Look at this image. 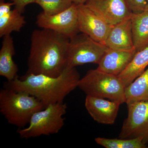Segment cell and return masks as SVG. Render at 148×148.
I'll return each mask as SVG.
<instances>
[{
	"label": "cell",
	"mask_w": 148,
	"mask_h": 148,
	"mask_svg": "<svg viewBox=\"0 0 148 148\" xmlns=\"http://www.w3.org/2000/svg\"><path fill=\"white\" fill-rule=\"evenodd\" d=\"M69 41V38L49 29L34 30L26 74L54 77L61 75L67 67Z\"/></svg>",
	"instance_id": "1"
},
{
	"label": "cell",
	"mask_w": 148,
	"mask_h": 148,
	"mask_svg": "<svg viewBox=\"0 0 148 148\" xmlns=\"http://www.w3.org/2000/svg\"><path fill=\"white\" fill-rule=\"evenodd\" d=\"M80 79L75 68L68 67L57 77L26 73L21 77L7 81L4 87L33 95L45 108L50 104L64 102L66 96L78 87Z\"/></svg>",
	"instance_id": "2"
},
{
	"label": "cell",
	"mask_w": 148,
	"mask_h": 148,
	"mask_svg": "<svg viewBox=\"0 0 148 148\" xmlns=\"http://www.w3.org/2000/svg\"><path fill=\"white\" fill-rule=\"evenodd\" d=\"M45 107L26 92L4 87L0 91V112L10 124L19 128L29 124L32 116Z\"/></svg>",
	"instance_id": "3"
},
{
	"label": "cell",
	"mask_w": 148,
	"mask_h": 148,
	"mask_svg": "<svg viewBox=\"0 0 148 148\" xmlns=\"http://www.w3.org/2000/svg\"><path fill=\"white\" fill-rule=\"evenodd\" d=\"M78 87L86 95L125 103V87L120 79L97 69L88 71Z\"/></svg>",
	"instance_id": "4"
},
{
	"label": "cell",
	"mask_w": 148,
	"mask_h": 148,
	"mask_svg": "<svg viewBox=\"0 0 148 148\" xmlns=\"http://www.w3.org/2000/svg\"><path fill=\"white\" fill-rule=\"evenodd\" d=\"M67 108L64 102L50 104L35 113L29 126L18 128L17 133L21 138L26 139L57 134L65 124L64 116Z\"/></svg>",
	"instance_id": "5"
},
{
	"label": "cell",
	"mask_w": 148,
	"mask_h": 148,
	"mask_svg": "<svg viewBox=\"0 0 148 148\" xmlns=\"http://www.w3.org/2000/svg\"><path fill=\"white\" fill-rule=\"evenodd\" d=\"M79 33L70 38L67 67L75 68L87 64H98L108 47L87 35Z\"/></svg>",
	"instance_id": "6"
},
{
	"label": "cell",
	"mask_w": 148,
	"mask_h": 148,
	"mask_svg": "<svg viewBox=\"0 0 148 148\" xmlns=\"http://www.w3.org/2000/svg\"><path fill=\"white\" fill-rule=\"evenodd\" d=\"M127 116L125 119L119 138H141L148 144V101H137L127 104Z\"/></svg>",
	"instance_id": "7"
},
{
	"label": "cell",
	"mask_w": 148,
	"mask_h": 148,
	"mask_svg": "<svg viewBox=\"0 0 148 148\" xmlns=\"http://www.w3.org/2000/svg\"><path fill=\"white\" fill-rule=\"evenodd\" d=\"M77 5L73 3L69 8L54 14L42 12L37 17V25L41 29H49L69 38L80 33Z\"/></svg>",
	"instance_id": "8"
},
{
	"label": "cell",
	"mask_w": 148,
	"mask_h": 148,
	"mask_svg": "<svg viewBox=\"0 0 148 148\" xmlns=\"http://www.w3.org/2000/svg\"><path fill=\"white\" fill-rule=\"evenodd\" d=\"M77 5L80 33L86 34L94 40L104 45L112 25L109 24L85 4Z\"/></svg>",
	"instance_id": "9"
},
{
	"label": "cell",
	"mask_w": 148,
	"mask_h": 148,
	"mask_svg": "<svg viewBox=\"0 0 148 148\" xmlns=\"http://www.w3.org/2000/svg\"><path fill=\"white\" fill-rule=\"evenodd\" d=\"M85 4L111 25L130 18L132 14L126 0H87Z\"/></svg>",
	"instance_id": "10"
},
{
	"label": "cell",
	"mask_w": 148,
	"mask_h": 148,
	"mask_svg": "<svg viewBox=\"0 0 148 148\" xmlns=\"http://www.w3.org/2000/svg\"><path fill=\"white\" fill-rule=\"evenodd\" d=\"M119 101L86 95L85 106L92 119L101 124H113L115 122L119 107Z\"/></svg>",
	"instance_id": "11"
},
{
	"label": "cell",
	"mask_w": 148,
	"mask_h": 148,
	"mask_svg": "<svg viewBox=\"0 0 148 148\" xmlns=\"http://www.w3.org/2000/svg\"><path fill=\"white\" fill-rule=\"evenodd\" d=\"M104 45L112 49L136 50L133 43L131 17L112 26Z\"/></svg>",
	"instance_id": "12"
},
{
	"label": "cell",
	"mask_w": 148,
	"mask_h": 148,
	"mask_svg": "<svg viewBox=\"0 0 148 148\" xmlns=\"http://www.w3.org/2000/svg\"><path fill=\"white\" fill-rule=\"evenodd\" d=\"M136 52V50L127 51L108 48L97 69L107 73L119 76L127 68Z\"/></svg>",
	"instance_id": "13"
},
{
	"label": "cell",
	"mask_w": 148,
	"mask_h": 148,
	"mask_svg": "<svg viewBox=\"0 0 148 148\" xmlns=\"http://www.w3.org/2000/svg\"><path fill=\"white\" fill-rule=\"evenodd\" d=\"M12 2L0 0V37L10 35L13 32H19L26 22L25 17L16 9L12 10Z\"/></svg>",
	"instance_id": "14"
},
{
	"label": "cell",
	"mask_w": 148,
	"mask_h": 148,
	"mask_svg": "<svg viewBox=\"0 0 148 148\" xmlns=\"http://www.w3.org/2000/svg\"><path fill=\"white\" fill-rule=\"evenodd\" d=\"M15 51L13 38L10 35L3 37L0 50V75L10 82L18 77V67L13 61Z\"/></svg>",
	"instance_id": "15"
},
{
	"label": "cell",
	"mask_w": 148,
	"mask_h": 148,
	"mask_svg": "<svg viewBox=\"0 0 148 148\" xmlns=\"http://www.w3.org/2000/svg\"><path fill=\"white\" fill-rule=\"evenodd\" d=\"M148 67V46L136 52L127 68L118 76L125 87L143 73Z\"/></svg>",
	"instance_id": "16"
},
{
	"label": "cell",
	"mask_w": 148,
	"mask_h": 148,
	"mask_svg": "<svg viewBox=\"0 0 148 148\" xmlns=\"http://www.w3.org/2000/svg\"><path fill=\"white\" fill-rule=\"evenodd\" d=\"M131 19L133 43L138 52L148 46V12L132 13Z\"/></svg>",
	"instance_id": "17"
},
{
	"label": "cell",
	"mask_w": 148,
	"mask_h": 148,
	"mask_svg": "<svg viewBox=\"0 0 148 148\" xmlns=\"http://www.w3.org/2000/svg\"><path fill=\"white\" fill-rule=\"evenodd\" d=\"M125 103L148 101V67L143 73L125 88Z\"/></svg>",
	"instance_id": "18"
},
{
	"label": "cell",
	"mask_w": 148,
	"mask_h": 148,
	"mask_svg": "<svg viewBox=\"0 0 148 148\" xmlns=\"http://www.w3.org/2000/svg\"><path fill=\"white\" fill-rule=\"evenodd\" d=\"M95 140L97 144L106 148H147L141 138L119 139L98 137Z\"/></svg>",
	"instance_id": "19"
},
{
	"label": "cell",
	"mask_w": 148,
	"mask_h": 148,
	"mask_svg": "<svg viewBox=\"0 0 148 148\" xmlns=\"http://www.w3.org/2000/svg\"><path fill=\"white\" fill-rule=\"evenodd\" d=\"M35 3L42 8L44 13L54 14L69 8L73 2V0H36Z\"/></svg>",
	"instance_id": "20"
},
{
	"label": "cell",
	"mask_w": 148,
	"mask_h": 148,
	"mask_svg": "<svg viewBox=\"0 0 148 148\" xmlns=\"http://www.w3.org/2000/svg\"><path fill=\"white\" fill-rule=\"evenodd\" d=\"M130 10L133 14L141 13L145 11L147 0H126Z\"/></svg>",
	"instance_id": "21"
},
{
	"label": "cell",
	"mask_w": 148,
	"mask_h": 148,
	"mask_svg": "<svg viewBox=\"0 0 148 148\" xmlns=\"http://www.w3.org/2000/svg\"><path fill=\"white\" fill-rule=\"evenodd\" d=\"M16 10L21 14L24 13L25 7L28 5L35 3L36 0H11Z\"/></svg>",
	"instance_id": "22"
},
{
	"label": "cell",
	"mask_w": 148,
	"mask_h": 148,
	"mask_svg": "<svg viewBox=\"0 0 148 148\" xmlns=\"http://www.w3.org/2000/svg\"><path fill=\"white\" fill-rule=\"evenodd\" d=\"M87 0H73V2L77 5L85 4Z\"/></svg>",
	"instance_id": "23"
},
{
	"label": "cell",
	"mask_w": 148,
	"mask_h": 148,
	"mask_svg": "<svg viewBox=\"0 0 148 148\" xmlns=\"http://www.w3.org/2000/svg\"><path fill=\"white\" fill-rule=\"evenodd\" d=\"M147 5H146L145 9V11L148 12V0H147Z\"/></svg>",
	"instance_id": "24"
},
{
	"label": "cell",
	"mask_w": 148,
	"mask_h": 148,
	"mask_svg": "<svg viewBox=\"0 0 148 148\" xmlns=\"http://www.w3.org/2000/svg\"><path fill=\"white\" fill-rule=\"evenodd\" d=\"M147 148H148V146Z\"/></svg>",
	"instance_id": "25"
}]
</instances>
